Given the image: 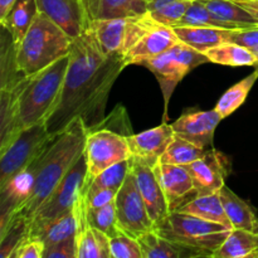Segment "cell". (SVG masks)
<instances>
[{"label":"cell","instance_id":"44dd1931","mask_svg":"<svg viewBox=\"0 0 258 258\" xmlns=\"http://www.w3.org/2000/svg\"><path fill=\"white\" fill-rule=\"evenodd\" d=\"M77 233V219L75 212L49 221H34L28 224V239L39 241L45 247L54 246Z\"/></svg>","mask_w":258,"mask_h":258},{"label":"cell","instance_id":"9a60e30c","mask_svg":"<svg viewBox=\"0 0 258 258\" xmlns=\"http://www.w3.org/2000/svg\"><path fill=\"white\" fill-rule=\"evenodd\" d=\"M174 136L175 133L173 126L171 123L166 122L140 134H133L127 136L126 139H127L131 159L154 168L160 161V158L170 145Z\"/></svg>","mask_w":258,"mask_h":258},{"label":"cell","instance_id":"ee69618b","mask_svg":"<svg viewBox=\"0 0 258 258\" xmlns=\"http://www.w3.org/2000/svg\"><path fill=\"white\" fill-rule=\"evenodd\" d=\"M83 4H85L86 10L88 13V17L90 20H95L97 18L98 14V8H100V0H82Z\"/></svg>","mask_w":258,"mask_h":258},{"label":"cell","instance_id":"ab89813d","mask_svg":"<svg viewBox=\"0 0 258 258\" xmlns=\"http://www.w3.org/2000/svg\"><path fill=\"white\" fill-rule=\"evenodd\" d=\"M229 42L236 43L251 50L254 49L258 47V25L243 28V29H234L232 32Z\"/></svg>","mask_w":258,"mask_h":258},{"label":"cell","instance_id":"f546056e","mask_svg":"<svg viewBox=\"0 0 258 258\" xmlns=\"http://www.w3.org/2000/svg\"><path fill=\"white\" fill-rule=\"evenodd\" d=\"M257 80L258 70L256 68L254 72H252L251 75L247 76L246 78H243L242 81L237 82L236 85L232 86L229 90H227L226 92L222 95V97L219 98L218 103H217L216 106L217 112L221 115L222 118L228 117V116L232 115L237 108H239L243 105L247 96L249 95V92H251L252 87H253Z\"/></svg>","mask_w":258,"mask_h":258},{"label":"cell","instance_id":"7402d4cb","mask_svg":"<svg viewBox=\"0 0 258 258\" xmlns=\"http://www.w3.org/2000/svg\"><path fill=\"white\" fill-rule=\"evenodd\" d=\"M39 12L38 0H15L10 8L7 18L0 24L9 33L15 48L20 44Z\"/></svg>","mask_w":258,"mask_h":258},{"label":"cell","instance_id":"2e32d148","mask_svg":"<svg viewBox=\"0 0 258 258\" xmlns=\"http://www.w3.org/2000/svg\"><path fill=\"white\" fill-rule=\"evenodd\" d=\"M73 212L77 219V258H112L110 237L93 228L87 218V202L85 193H81Z\"/></svg>","mask_w":258,"mask_h":258},{"label":"cell","instance_id":"4316f807","mask_svg":"<svg viewBox=\"0 0 258 258\" xmlns=\"http://www.w3.org/2000/svg\"><path fill=\"white\" fill-rule=\"evenodd\" d=\"M258 251V236L246 229H232L226 241L212 253L214 258H243Z\"/></svg>","mask_w":258,"mask_h":258},{"label":"cell","instance_id":"52a82bcc","mask_svg":"<svg viewBox=\"0 0 258 258\" xmlns=\"http://www.w3.org/2000/svg\"><path fill=\"white\" fill-rule=\"evenodd\" d=\"M208 62V58L204 53L178 42L174 47L158 57L141 63V66H145L158 78L164 96V118H166L169 101L178 83L191 70Z\"/></svg>","mask_w":258,"mask_h":258},{"label":"cell","instance_id":"bcb514c9","mask_svg":"<svg viewBox=\"0 0 258 258\" xmlns=\"http://www.w3.org/2000/svg\"><path fill=\"white\" fill-rule=\"evenodd\" d=\"M188 258H214V257L212 256V253H196V252H193V254L189 256Z\"/></svg>","mask_w":258,"mask_h":258},{"label":"cell","instance_id":"8992f818","mask_svg":"<svg viewBox=\"0 0 258 258\" xmlns=\"http://www.w3.org/2000/svg\"><path fill=\"white\" fill-rule=\"evenodd\" d=\"M156 23L146 13L126 19H95L91 22L90 30L107 57L123 59Z\"/></svg>","mask_w":258,"mask_h":258},{"label":"cell","instance_id":"7bdbcfd3","mask_svg":"<svg viewBox=\"0 0 258 258\" xmlns=\"http://www.w3.org/2000/svg\"><path fill=\"white\" fill-rule=\"evenodd\" d=\"M233 2L246 9L258 23V0H233Z\"/></svg>","mask_w":258,"mask_h":258},{"label":"cell","instance_id":"1f68e13d","mask_svg":"<svg viewBox=\"0 0 258 258\" xmlns=\"http://www.w3.org/2000/svg\"><path fill=\"white\" fill-rule=\"evenodd\" d=\"M148 13V0H100L96 19H126Z\"/></svg>","mask_w":258,"mask_h":258},{"label":"cell","instance_id":"b9f144b4","mask_svg":"<svg viewBox=\"0 0 258 258\" xmlns=\"http://www.w3.org/2000/svg\"><path fill=\"white\" fill-rule=\"evenodd\" d=\"M44 244L39 241L25 238L19 246L18 258H43Z\"/></svg>","mask_w":258,"mask_h":258},{"label":"cell","instance_id":"d4e9b609","mask_svg":"<svg viewBox=\"0 0 258 258\" xmlns=\"http://www.w3.org/2000/svg\"><path fill=\"white\" fill-rule=\"evenodd\" d=\"M176 212L181 213L191 214V216L199 217L206 221L216 222V223L224 224L227 227H231L228 217H227L226 211L222 204L221 197L218 193L207 194V196H197L188 203L181 206Z\"/></svg>","mask_w":258,"mask_h":258},{"label":"cell","instance_id":"cb8c5ba5","mask_svg":"<svg viewBox=\"0 0 258 258\" xmlns=\"http://www.w3.org/2000/svg\"><path fill=\"white\" fill-rule=\"evenodd\" d=\"M219 197H221L222 204H223L227 217L231 222L232 228L246 229V231L253 232L258 218L254 214L252 207L247 202H244L243 199L239 198L227 185H224L219 190Z\"/></svg>","mask_w":258,"mask_h":258},{"label":"cell","instance_id":"d6a6232c","mask_svg":"<svg viewBox=\"0 0 258 258\" xmlns=\"http://www.w3.org/2000/svg\"><path fill=\"white\" fill-rule=\"evenodd\" d=\"M206 153L207 149L199 148V146L191 144L190 141L175 135L173 141L170 143V145L168 146L165 153L160 158L159 163L185 166L188 164L199 160Z\"/></svg>","mask_w":258,"mask_h":258},{"label":"cell","instance_id":"7c38bea8","mask_svg":"<svg viewBox=\"0 0 258 258\" xmlns=\"http://www.w3.org/2000/svg\"><path fill=\"white\" fill-rule=\"evenodd\" d=\"M44 150L29 165L12 176L4 185L0 186V233L5 231L9 222L17 216L18 212L29 199L37 180Z\"/></svg>","mask_w":258,"mask_h":258},{"label":"cell","instance_id":"30bf717a","mask_svg":"<svg viewBox=\"0 0 258 258\" xmlns=\"http://www.w3.org/2000/svg\"><path fill=\"white\" fill-rule=\"evenodd\" d=\"M115 204L118 228L123 233L138 239L139 237L155 229L146 209L145 202L139 191L131 166L125 181L118 189Z\"/></svg>","mask_w":258,"mask_h":258},{"label":"cell","instance_id":"d6986e66","mask_svg":"<svg viewBox=\"0 0 258 258\" xmlns=\"http://www.w3.org/2000/svg\"><path fill=\"white\" fill-rule=\"evenodd\" d=\"M131 171L135 176L139 191L145 202L146 209L153 221L154 227H158L166 217L170 214L168 202H166L160 183L156 178L154 169L146 164L136 161L130 158Z\"/></svg>","mask_w":258,"mask_h":258},{"label":"cell","instance_id":"83f0119b","mask_svg":"<svg viewBox=\"0 0 258 258\" xmlns=\"http://www.w3.org/2000/svg\"><path fill=\"white\" fill-rule=\"evenodd\" d=\"M209 62L217 64L231 66V67H242V66H256L257 58L254 53L248 48H244L236 43L227 42L223 44L207 50Z\"/></svg>","mask_w":258,"mask_h":258},{"label":"cell","instance_id":"f1b7e54d","mask_svg":"<svg viewBox=\"0 0 258 258\" xmlns=\"http://www.w3.org/2000/svg\"><path fill=\"white\" fill-rule=\"evenodd\" d=\"M194 0H148V14L159 24L176 27Z\"/></svg>","mask_w":258,"mask_h":258},{"label":"cell","instance_id":"7dc6e473","mask_svg":"<svg viewBox=\"0 0 258 258\" xmlns=\"http://www.w3.org/2000/svg\"><path fill=\"white\" fill-rule=\"evenodd\" d=\"M18 252H19V247H18V248L15 249V251L13 252V253L10 254V256L8 257V258H18Z\"/></svg>","mask_w":258,"mask_h":258},{"label":"cell","instance_id":"836d02e7","mask_svg":"<svg viewBox=\"0 0 258 258\" xmlns=\"http://www.w3.org/2000/svg\"><path fill=\"white\" fill-rule=\"evenodd\" d=\"M143 258H181L183 247L151 231L138 238Z\"/></svg>","mask_w":258,"mask_h":258},{"label":"cell","instance_id":"f35d334b","mask_svg":"<svg viewBox=\"0 0 258 258\" xmlns=\"http://www.w3.org/2000/svg\"><path fill=\"white\" fill-rule=\"evenodd\" d=\"M43 258H77V243L76 236L54 244L45 247Z\"/></svg>","mask_w":258,"mask_h":258},{"label":"cell","instance_id":"f907efd6","mask_svg":"<svg viewBox=\"0 0 258 258\" xmlns=\"http://www.w3.org/2000/svg\"><path fill=\"white\" fill-rule=\"evenodd\" d=\"M253 232H254V233H256L257 236H258V219H257V222H256V226H254V229H253Z\"/></svg>","mask_w":258,"mask_h":258},{"label":"cell","instance_id":"6da1fadb","mask_svg":"<svg viewBox=\"0 0 258 258\" xmlns=\"http://www.w3.org/2000/svg\"><path fill=\"white\" fill-rule=\"evenodd\" d=\"M125 67L122 58L107 57L101 50L90 29L73 40L59 98L44 121L48 131L55 135L77 117L87 130L98 125L111 88Z\"/></svg>","mask_w":258,"mask_h":258},{"label":"cell","instance_id":"ffe728a7","mask_svg":"<svg viewBox=\"0 0 258 258\" xmlns=\"http://www.w3.org/2000/svg\"><path fill=\"white\" fill-rule=\"evenodd\" d=\"M178 42L179 39L173 28L156 23L155 27L151 28L148 34L144 35L143 39L123 57L122 60L125 66L141 64L145 60L166 52Z\"/></svg>","mask_w":258,"mask_h":258},{"label":"cell","instance_id":"d590c367","mask_svg":"<svg viewBox=\"0 0 258 258\" xmlns=\"http://www.w3.org/2000/svg\"><path fill=\"white\" fill-rule=\"evenodd\" d=\"M28 221L20 216H15L9 222L4 232L0 233L2 246H0V258H8L27 237Z\"/></svg>","mask_w":258,"mask_h":258},{"label":"cell","instance_id":"603a6c76","mask_svg":"<svg viewBox=\"0 0 258 258\" xmlns=\"http://www.w3.org/2000/svg\"><path fill=\"white\" fill-rule=\"evenodd\" d=\"M173 29L179 42L202 53L229 42L234 30L214 27H175Z\"/></svg>","mask_w":258,"mask_h":258},{"label":"cell","instance_id":"277c9868","mask_svg":"<svg viewBox=\"0 0 258 258\" xmlns=\"http://www.w3.org/2000/svg\"><path fill=\"white\" fill-rule=\"evenodd\" d=\"M73 39L44 13L39 12L20 44L15 48L17 68L23 77L35 75L70 54Z\"/></svg>","mask_w":258,"mask_h":258},{"label":"cell","instance_id":"9c48e42d","mask_svg":"<svg viewBox=\"0 0 258 258\" xmlns=\"http://www.w3.org/2000/svg\"><path fill=\"white\" fill-rule=\"evenodd\" d=\"M83 154L87 161L86 183L106 169L131 158L126 136L107 128L88 131Z\"/></svg>","mask_w":258,"mask_h":258},{"label":"cell","instance_id":"7a4b0ae2","mask_svg":"<svg viewBox=\"0 0 258 258\" xmlns=\"http://www.w3.org/2000/svg\"><path fill=\"white\" fill-rule=\"evenodd\" d=\"M70 54L35 75L0 90V148L23 130L44 122L59 98Z\"/></svg>","mask_w":258,"mask_h":258},{"label":"cell","instance_id":"e0dca14e","mask_svg":"<svg viewBox=\"0 0 258 258\" xmlns=\"http://www.w3.org/2000/svg\"><path fill=\"white\" fill-rule=\"evenodd\" d=\"M153 169L170 212H176L181 206L198 196L191 176L184 166L158 163Z\"/></svg>","mask_w":258,"mask_h":258},{"label":"cell","instance_id":"5b68a950","mask_svg":"<svg viewBox=\"0 0 258 258\" xmlns=\"http://www.w3.org/2000/svg\"><path fill=\"white\" fill-rule=\"evenodd\" d=\"M233 228L191 214L170 212L154 231L168 241L196 253H213Z\"/></svg>","mask_w":258,"mask_h":258},{"label":"cell","instance_id":"ac0fdd59","mask_svg":"<svg viewBox=\"0 0 258 258\" xmlns=\"http://www.w3.org/2000/svg\"><path fill=\"white\" fill-rule=\"evenodd\" d=\"M223 120L217 110L186 111L171 123L176 136L190 141L194 145L208 150L213 144L217 126Z\"/></svg>","mask_w":258,"mask_h":258},{"label":"cell","instance_id":"f6af8a7d","mask_svg":"<svg viewBox=\"0 0 258 258\" xmlns=\"http://www.w3.org/2000/svg\"><path fill=\"white\" fill-rule=\"evenodd\" d=\"M15 0H0V23L7 18L10 8L13 7Z\"/></svg>","mask_w":258,"mask_h":258},{"label":"cell","instance_id":"60d3db41","mask_svg":"<svg viewBox=\"0 0 258 258\" xmlns=\"http://www.w3.org/2000/svg\"><path fill=\"white\" fill-rule=\"evenodd\" d=\"M118 189H103V190L97 191L93 196L86 198L88 208H101L107 204L113 203L117 196Z\"/></svg>","mask_w":258,"mask_h":258},{"label":"cell","instance_id":"e575fe53","mask_svg":"<svg viewBox=\"0 0 258 258\" xmlns=\"http://www.w3.org/2000/svg\"><path fill=\"white\" fill-rule=\"evenodd\" d=\"M87 218L93 228L101 231L110 238L117 236L121 232L117 224L115 202L101 208H88L87 207Z\"/></svg>","mask_w":258,"mask_h":258},{"label":"cell","instance_id":"c3c4849f","mask_svg":"<svg viewBox=\"0 0 258 258\" xmlns=\"http://www.w3.org/2000/svg\"><path fill=\"white\" fill-rule=\"evenodd\" d=\"M252 52L254 53V55H256V58H257V63H256V66H254V67H256L258 70V47L254 48V49H252Z\"/></svg>","mask_w":258,"mask_h":258},{"label":"cell","instance_id":"74e56055","mask_svg":"<svg viewBox=\"0 0 258 258\" xmlns=\"http://www.w3.org/2000/svg\"><path fill=\"white\" fill-rule=\"evenodd\" d=\"M110 243L112 258H143L138 239L127 236L122 231L110 238Z\"/></svg>","mask_w":258,"mask_h":258},{"label":"cell","instance_id":"4fadbf2b","mask_svg":"<svg viewBox=\"0 0 258 258\" xmlns=\"http://www.w3.org/2000/svg\"><path fill=\"white\" fill-rule=\"evenodd\" d=\"M184 168L191 176L198 196L218 193L224 185L229 174L231 163L228 158L216 149H209L199 160Z\"/></svg>","mask_w":258,"mask_h":258},{"label":"cell","instance_id":"ba28073f","mask_svg":"<svg viewBox=\"0 0 258 258\" xmlns=\"http://www.w3.org/2000/svg\"><path fill=\"white\" fill-rule=\"evenodd\" d=\"M45 122H39L18 134L9 144L0 148V186L29 165L53 139Z\"/></svg>","mask_w":258,"mask_h":258},{"label":"cell","instance_id":"8d00e7d4","mask_svg":"<svg viewBox=\"0 0 258 258\" xmlns=\"http://www.w3.org/2000/svg\"><path fill=\"white\" fill-rule=\"evenodd\" d=\"M176 27H214L223 29H233L231 25L217 19L201 0H194L188 12ZM175 28V27H174Z\"/></svg>","mask_w":258,"mask_h":258},{"label":"cell","instance_id":"8fae6325","mask_svg":"<svg viewBox=\"0 0 258 258\" xmlns=\"http://www.w3.org/2000/svg\"><path fill=\"white\" fill-rule=\"evenodd\" d=\"M86 179H87V161L85 154H82L29 222L49 221L73 212L76 202L85 188Z\"/></svg>","mask_w":258,"mask_h":258},{"label":"cell","instance_id":"484cf974","mask_svg":"<svg viewBox=\"0 0 258 258\" xmlns=\"http://www.w3.org/2000/svg\"><path fill=\"white\" fill-rule=\"evenodd\" d=\"M201 2L217 19L231 25L233 29H243V28L258 25L257 20L233 0H201Z\"/></svg>","mask_w":258,"mask_h":258},{"label":"cell","instance_id":"4dcf8cb0","mask_svg":"<svg viewBox=\"0 0 258 258\" xmlns=\"http://www.w3.org/2000/svg\"><path fill=\"white\" fill-rule=\"evenodd\" d=\"M130 166L131 161L128 159V160H123L106 169L105 171L95 176L92 180L85 184L83 193H85L86 198L93 196L97 191L103 190V189H120L130 171Z\"/></svg>","mask_w":258,"mask_h":258},{"label":"cell","instance_id":"5bb4252c","mask_svg":"<svg viewBox=\"0 0 258 258\" xmlns=\"http://www.w3.org/2000/svg\"><path fill=\"white\" fill-rule=\"evenodd\" d=\"M38 5L73 40L90 29L91 20L82 0H38Z\"/></svg>","mask_w":258,"mask_h":258},{"label":"cell","instance_id":"681fc988","mask_svg":"<svg viewBox=\"0 0 258 258\" xmlns=\"http://www.w3.org/2000/svg\"><path fill=\"white\" fill-rule=\"evenodd\" d=\"M243 258H258V251L253 252V253L248 254V256H246V257H243Z\"/></svg>","mask_w":258,"mask_h":258},{"label":"cell","instance_id":"3957f363","mask_svg":"<svg viewBox=\"0 0 258 258\" xmlns=\"http://www.w3.org/2000/svg\"><path fill=\"white\" fill-rule=\"evenodd\" d=\"M87 135V126L82 118L77 117L53 136L43 153L32 194L17 216L28 222L34 217L39 207L49 198L73 164L85 153Z\"/></svg>","mask_w":258,"mask_h":258}]
</instances>
